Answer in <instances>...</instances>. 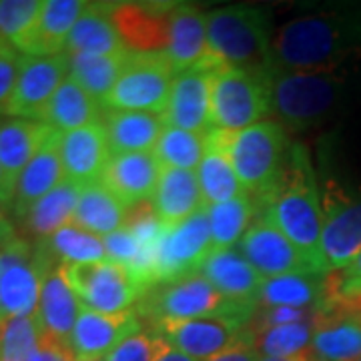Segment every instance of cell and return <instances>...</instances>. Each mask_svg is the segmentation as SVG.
Masks as SVG:
<instances>
[{"label": "cell", "instance_id": "cell-24", "mask_svg": "<svg viewBox=\"0 0 361 361\" xmlns=\"http://www.w3.org/2000/svg\"><path fill=\"white\" fill-rule=\"evenodd\" d=\"M80 307L82 303L66 281L65 267L49 261L37 310L42 334L68 345V337L75 329Z\"/></svg>", "mask_w": 361, "mask_h": 361}, {"label": "cell", "instance_id": "cell-11", "mask_svg": "<svg viewBox=\"0 0 361 361\" xmlns=\"http://www.w3.org/2000/svg\"><path fill=\"white\" fill-rule=\"evenodd\" d=\"M211 253L213 239L205 207L163 233L155 251V285L199 273Z\"/></svg>", "mask_w": 361, "mask_h": 361}, {"label": "cell", "instance_id": "cell-21", "mask_svg": "<svg viewBox=\"0 0 361 361\" xmlns=\"http://www.w3.org/2000/svg\"><path fill=\"white\" fill-rule=\"evenodd\" d=\"M65 179V169L61 161V133L52 130L47 141L42 142L39 153L30 159V163L16 179L13 209H11L14 217L23 219L30 207L47 193H51Z\"/></svg>", "mask_w": 361, "mask_h": 361}, {"label": "cell", "instance_id": "cell-9", "mask_svg": "<svg viewBox=\"0 0 361 361\" xmlns=\"http://www.w3.org/2000/svg\"><path fill=\"white\" fill-rule=\"evenodd\" d=\"M49 259L37 245L16 237L0 253V323L35 315Z\"/></svg>", "mask_w": 361, "mask_h": 361}, {"label": "cell", "instance_id": "cell-51", "mask_svg": "<svg viewBox=\"0 0 361 361\" xmlns=\"http://www.w3.org/2000/svg\"><path fill=\"white\" fill-rule=\"evenodd\" d=\"M301 360L303 361H327L325 357H322V355H317L313 349H310V351H305L303 355H301Z\"/></svg>", "mask_w": 361, "mask_h": 361}, {"label": "cell", "instance_id": "cell-12", "mask_svg": "<svg viewBox=\"0 0 361 361\" xmlns=\"http://www.w3.org/2000/svg\"><path fill=\"white\" fill-rule=\"evenodd\" d=\"M253 315H211L189 322L159 325V336L171 348L179 349L197 361H207L233 345L253 339L249 334V323Z\"/></svg>", "mask_w": 361, "mask_h": 361}, {"label": "cell", "instance_id": "cell-23", "mask_svg": "<svg viewBox=\"0 0 361 361\" xmlns=\"http://www.w3.org/2000/svg\"><path fill=\"white\" fill-rule=\"evenodd\" d=\"M233 135L235 133L215 127L205 135V157L197 169V177L207 207L227 203L245 193L229 157Z\"/></svg>", "mask_w": 361, "mask_h": 361}, {"label": "cell", "instance_id": "cell-16", "mask_svg": "<svg viewBox=\"0 0 361 361\" xmlns=\"http://www.w3.org/2000/svg\"><path fill=\"white\" fill-rule=\"evenodd\" d=\"M213 68H191L173 78L169 103L163 118L167 127L207 135L213 129L211 121V92H213Z\"/></svg>", "mask_w": 361, "mask_h": 361}, {"label": "cell", "instance_id": "cell-1", "mask_svg": "<svg viewBox=\"0 0 361 361\" xmlns=\"http://www.w3.org/2000/svg\"><path fill=\"white\" fill-rule=\"evenodd\" d=\"M360 52L361 4L293 18L271 40L273 68L283 71H337Z\"/></svg>", "mask_w": 361, "mask_h": 361}, {"label": "cell", "instance_id": "cell-40", "mask_svg": "<svg viewBox=\"0 0 361 361\" xmlns=\"http://www.w3.org/2000/svg\"><path fill=\"white\" fill-rule=\"evenodd\" d=\"M153 153L161 167L197 171L205 157V135L165 127Z\"/></svg>", "mask_w": 361, "mask_h": 361}, {"label": "cell", "instance_id": "cell-3", "mask_svg": "<svg viewBox=\"0 0 361 361\" xmlns=\"http://www.w3.org/2000/svg\"><path fill=\"white\" fill-rule=\"evenodd\" d=\"M207 39L217 68H241L267 75L271 61L269 23L259 8L223 6L207 13Z\"/></svg>", "mask_w": 361, "mask_h": 361}, {"label": "cell", "instance_id": "cell-37", "mask_svg": "<svg viewBox=\"0 0 361 361\" xmlns=\"http://www.w3.org/2000/svg\"><path fill=\"white\" fill-rule=\"evenodd\" d=\"M311 349L327 361L361 360V322L351 317H319Z\"/></svg>", "mask_w": 361, "mask_h": 361}, {"label": "cell", "instance_id": "cell-56", "mask_svg": "<svg viewBox=\"0 0 361 361\" xmlns=\"http://www.w3.org/2000/svg\"><path fill=\"white\" fill-rule=\"evenodd\" d=\"M360 361H361V360H360Z\"/></svg>", "mask_w": 361, "mask_h": 361}, {"label": "cell", "instance_id": "cell-31", "mask_svg": "<svg viewBox=\"0 0 361 361\" xmlns=\"http://www.w3.org/2000/svg\"><path fill=\"white\" fill-rule=\"evenodd\" d=\"M129 211V207L103 180H97L85 185L73 215V223L99 237H106L125 227Z\"/></svg>", "mask_w": 361, "mask_h": 361}, {"label": "cell", "instance_id": "cell-8", "mask_svg": "<svg viewBox=\"0 0 361 361\" xmlns=\"http://www.w3.org/2000/svg\"><path fill=\"white\" fill-rule=\"evenodd\" d=\"M175 73L165 52H135L127 56L115 89L103 101L106 111H141L163 115Z\"/></svg>", "mask_w": 361, "mask_h": 361}, {"label": "cell", "instance_id": "cell-26", "mask_svg": "<svg viewBox=\"0 0 361 361\" xmlns=\"http://www.w3.org/2000/svg\"><path fill=\"white\" fill-rule=\"evenodd\" d=\"M115 4L89 2L85 13L78 16L77 25L73 26L66 39L65 54H99L113 56L127 52V44L116 28L113 16Z\"/></svg>", "mask_w": 361, "mask_h": 361}, {"label": "cell", "instance_id": "cell-52", "mask_svg": "<svg viewBox=\"0 0 361 361\" xmlns=\"http://www.w3.org/2000/svg\"><path fill=\"white\" fill-rule=\"evenodd\" d=\"M259 361H303V360H301V355H299V357H287V360H277V357H261V355H259Z\"/></svg>", "mask_w": 361, "mask_h": 361}, {"label": "cell", "instance_id": "cell-45", "mask_svg": "<svg viewBox=\"0 0 361 361\" xmlns=\"http://www.w3.org/2000/svg\"><path fill=\"white\" fill-rule=\"evenodd\" d=\"M20 59L23 54L14 51L13 47L0 49V115H6L8 111L20 71Z\"/></svg>", "mask_w": 361, "mask_h": 361}, {"label": "cell", "instance_id": "cell-15", "mask_svg": "<svg viewBox=\"0 0 361 361\" xmlns=\"http://www.w3.org/2000/svg\"><path fill=\"white\" fill-rule=\"evenodd\" d=\"M239 251L263 279L293 273H315L305 255L263 213H259L239 241Z\"/></svg>", "mask_w": 361, "mask_h": 361}, {"label": "cell", "instance_id": "cell-39", "mask_svg": "<svg viewBox=\"0 0 361 361\" xmlns=\"http://www.w3.org/2000/svg\"><path fill=\"white\" fill-rule=\"evenodd\" d=\"M317 329V313L313 319L279 327H269L259 334H253V348L257 349L261 357H299L305 351H310L313 343V336Z\"/></svg>", "mask_w": 361, "mask_h": 361}, {"label": "cell", "instance_id": "cell-22", "mask_svg": "<svg viewBox=\"0 0 361 361\" xmlns=\"http://www.w3.org/2000/svg\"><path fill=\"white\" fill-rule=\"evenodd\" d=\"M201 273L225 299L259 307L263 277L239 249H213Z\"/></svg>", "mask_w": 361, "mask_h": 361}, {"label": "cell", "instance_id": "cell-50", "mask_svg": "<svg viewBox=\"0 0 361 361\" xmlns=\"http://www.w3.org/2000/svg\"><path fill=\"white\" fill-rule=\"evenodd\" d=\"M157 361H197L193 360V357H189V355H185L183 351H179V349L171 348V345H167V349L157 357Z\"/></svg>", "mask_w": 361, "mask_h": 361}, {"label": "cell", "instance_id": "cell-30", "mask_svg": "<svg viewBox=\"0 0 361 361\" xmlns=\"http://www.w3.org/2000/svg\"><path fill=\"white\" fill-rule=\"evenodd\" d=\"M89 2L80 0H44L42 13L35 28V35L26 49V56H54L63 54L66 39L77 25L78 16L85 13Z\"/></svg>", "mask_w": 361, "mask_h": 361}, {"label": "cell", "instance_id": "cell-36", "mask_svg": "<svg viewBox=\"0 0 361 361\" xmlns=\"http://www.w3.org/2000/svg\"><path fill=\"white\" fill-rule=\"evenodd\" d=\"M213 249H233L239 245L247 229L259 215V205L253 195L245 191L227 203L207 207Z\"/></svg>", "mask_w": 361, "mask_h": 361}, {"label": "cell", "instance_id": "cell-44", "mask_svg": "<svg viewBox=\"0 0 361 361\" xmlns=\"http://www.w3.org/2000/svg\"><path fill=\"white\" fill-rule=\"evenodd\" d=\"M353 295H361V251L353 257L348 267L325 273L322 305L327 301L345 299V297Z\"/></svg>", "mask_w": 361, "mask_h": 361}, {"label": "cell", "instance_id": "cell-5", "mask_svg": "<svg viewBox=\"0 0 361 361\" xmlns=\"http://www.w3.org/2000/svg\"><path fill=\"white\" fill-rule=\"evenodd\" d=\"M253 305L235 303L221 295L199 271L183 279L151 287L137 305L139 317L151 322V329L165 323L189 322L211 315H255Z\"/></svg>", "mask_w": 361, "mask_h": 361}, {"label": "cell", "instance_id": "cell-2", "mask_svg": "<svg viewBox=\"0 0 361 361\" xmlns=\"http://www.w3.org/2000/svg\"><path fill=\"white\" fill-rule=\"evenodd\" d=\"M257 205L259 213L267 215L283 231L285 237L305 255L315 273H323V201L307 149L301 142L291 145L277 185Z\"/></svg>", "mask_w": 361, "mask_h": 361}, {"label": "cell", "instance_id": "cell-6", "mask_svg": "<svg viewBox=\"0 0 361 361\" xmlns=\"http://www.w3.org/2000/svg\"><path fill=\"white\" fill-rule=\"evenodd\" d=\"M287 130L277 121H261L235 133L229 145L235 173L255 201L265 199L277 185L289 157Z\"/></svg>", "mask_w": 361, "mask_h": 361}, {"label": "cell", "instance_id": "cell-55", "mask_svg": "<svg viewBox=\"0 0 361 361\" xmlns=\"http://www.w3.org/2000/svg\"><path fill=\"white\" fill-rule=\"evenodd\" d=\"M2 247H4V245H0V253H2Z\"/></svg>", "mask_w": 361, "mask_h": 361}, {"label": "cell", "instance_id": "cell-20", "mask_svg": "<svg viewBox=\"0 0 361 361\" xmlns=\"http://www.w3.org/2000/svg\"><path fill=\"white\" fill-rule=\"evenodd\" d=\"M159 177L161 163L153 151H145L111 157L101 180L125 205L133 209L153 199Z\"/></svg>", "mask_w": 361, "mask_h": 361}, {"label": "cell", "instance_id": "cell-38", "mask_svg": "<svg viewBox=\"0 0 361 361\" xmlns=\"http://www.w3.org/2000/svg\"><path fill=\"white\" fill-rule=\"evenodd\" d=\"M129 52L113 54V56H99V54H71V77L77 80L92 99L103 101L115 89L116 80L121 77Z\"/></svg>", "mask_w": 361, "mask_h": 361}, {"label": "cell", "instance_id": "cell-48", "mask_svg": "<svg viewBox=\"0 0 361 361\" xmlns=\"http://www.w3.org/2000/svg\"><path fill=\"white\" fill-rule=\"evenodd\" d=\"M8 211H11L8 207L0 203V245H6V243H11V241H14L18 237Z\"/></svg>", "mask_w": 361, "mask_h": 361}, {"label": "cell", "instance_id": "cell-10", "mask_svg": "<svg viewBox=\"0 0 361 361\" xmlns=\"http://www.w3.org/2000/svg\"><path fill=\"white\" fill-rule=\"evenodd\" d=\"M65 275L75 295L85 307L106 315L133 311V307L139 305L142 295L147 293L130 277L129 271L123 269L111 259L99 263L71 265L65 267Z\"/></svg>", "mask_w": 361, "mask_h": 361}, {"label": "cell", "instance_id": "cell-7", "mask_svg": "<svg viewBox=\"0 0 361 361\" xmlns=\"http://www.w3.org/2000/svg\"><path fill=\"white\" fill-rule=\"evenodd\" d=\"M269 73L261 75L227 66L217 68L211 92L213 127L239 133L265 121L271 113Z\"/></svg>", "mask_w": 361, "mask_h": 361}, {"label": "cell", "instance_id": "cell-42", "mask_svg": "<svg viewBox=\"0 0 361 361\" xmlns=\"http://www.w3.org/2000/svg\"><path fill=\"white\" fill-rule=\"evenodd\" d=\"M39 317H13L0 323V361H30L42 341Z\"/></svg>", "mask_w": 361, "mask_h": 361}, {"label": "cell", "instance_id": "cell-53", "mask_svg": "<svg viewBox=\"0 0 361 361\" xmlns=\"http://www.w3.org/2000/svg\"><path fill=\"white\" fill-rule=\"evenodd\" d=\"M2 47H11V44H8L6 40L2 39V35H0V49H2Z\"/></svg>", "mask_w": 361, "mask_h": 361}, {"label": "cell", "instance_id": "cell-54", "mask_svg": "<svg viewBox=\"0 0 361 361\" xmlns=\"http://www.w3.org/2000/svg\"><path fill=\"white\" fill-rule=\"evenodd\" d=\"M75 361H106L104 357H92V360H75Z\"/></svg>", "mask_w": 361, "mask_h": 361}, {"label": "cell", "instance_id": "cell-17", "mask_svg": "<svg viewBox=\"0 0 361 361\" xmlns=\"http://www.w3.org/2000/svg\"><path fill=\"white\" fill-rule=\"evenodd\" d=\"M139 329L141 317L135 310L106 315L82 305L75 329L68 337V349L75 360L106 357L125 337Z\"/></svg>", "mask_w": 361, "mask_h": 361}, {"label": "cell", "instance_id": "cell-14", "mask_svg": "<svg viewBox=\"0 0 361 361\" xmlns=\"http://www.w3.org/2000/svg\"><path fill=\"white\" fill-rule=\"evenodd\" d=\"M68 75H71V61L65 52L54 56L23 54L16 87L6 116L42 123L47 106Z\"/></svg>", "mask_w": 361, "mask_h": 361}, {"label": "cell", "instance_id": "cell-28", "mask_svg": "<svg viewBox=\"0 0 361 361\" xmlns=\"http://www.w3.org/2000/svg\"><path fill=\"white\" fill-rule=\"evenodd\" d=\"M103 125L113 155L155 151L167 127L163 115L141 111H106Z\"/></svg>", "mask_w": 361, "mask_h": 361}, {"label": "cell", "instance_id": "cell-49", "mask_svg": "<svg viewBox=\"0 0 361 361\" xmlns=\"http://www.w3.org/2000/svg\"><path fill=\"white\" fill-rule=\"evenodd\" d=\"M14 189H16V185L8 179V175L4 173V169L0 165V203L6 205L8 209H13Z\"/></svg>", "mask_w": 361, "mask_h": 361}, {"label": "cell", "instance_id": "cell-25", "mask_svg": "<svg viewBox=\"0 0 361 361\" xmlns=\"http://www.w3.org/2000/svg\"><path fill=\"white\" fill-rule=\"evenodd\" d=\"M173 6L175 4H115L113 16L127 49L135 52L165 51Z\"/></svg>", "mask_w": 361, "mask_h": 361}, {"label": "cell", "instance_id": "cell-32", "mask_svg": "<svg viewBox=\"0 0 361 361\" xmlns=\"http://www.w3.org/2000/svg\"><path fill=\"white\" fill-rule=\"evenodd\" d=\"M103 104L92 99L87 90L68 75L65 82L54 92L52 101L47 106L42 123L59 133L82 129L89 125L101 123Z\"/></svg>", "mask_w": 361, "mask_h": 361}, {"label": "cell", "instance_id": "cell-33", "mask_svg": "<svg viewBox=\"0 0 361 361\" xmlns=\"http://www.w3.org/2000/svg\"><path fill=\"white\" fill-rule=\"evenodd\" d=\"M82 189L85 185L65 179L59 187H54L51 193H47L40 201H37L20 219L25 223L28 235L35 237L37 243H40L54 235L61 227L73 223V215H75Z\"/></svg>", "mask_w": 361, "mask_h": 361}, {"label": "cell", "instance_id": "cell-34", "mask_svg": "<svg viewBox=\"0 0 361 361\" xmlns=\"http://www.w3.org/2000/svg\"><path fill=\"white\" fill-rule=\"evenodd\" d=\"M325 273H293L263 279L259 307L319 310L323 301Z\"/></svg>", "mask_w": 361, "mask_h": 361}, {"label": "cell", "instance_id": "cell-18", "mask_svg": "<svg viewBox=\"0 0 361 361\" xmlns=\"http://www.w3.org/2000/svg\"><path fill=\"white\" fill-rule=\"evenodd\" d=\"M165 56L175 75L191 68H213L209 39H207V13L193 4H175L169 16V37Z\"/></svg>", "mask_w": 361, "mask_h": 361}, {"label": "cell", "instance_id": "cell-29", "mask_svg": "<svg viewBox=\"0 0 361 361\" xmlns=\"http://www.w3.org/2000/svg\"><path fill=\"white\" fill-rule=\"evenodd\" d=\"M52 130V127L39 121L14 116L0 118V165L14 185Z\"/></svg>", "mask_w": 361, "mask_h": 361}, {"label": "cell", "instance_id": "cell-41", "mask_svg": "<svg viewBox=\"0 0 361 361\" xmlns=\"http://www.w3.org/2000/svg\"><path fill=\"white\" fill-rule=\"evenodd\" d=\"M40 13V0H0V35L16 52H26Z\"/></svg>", "mask_w": 361, "mask_h": 361}, {"label": "cell", "instance_id": "cell-4", "mask_svg": "<svg viewBox=\"0 0 361 361\" xmlns=\"http://www.w3.org/2000/svg\"><path fill=\"white\" fill-rule=\"evenodd\" d=\"M271 113L285 129L305 130L336 111L343 92L339 71H283L269 73Z\"/></svg>", "mask_w": 361, "mask_h": 361}, {"label": "cell", "instance_id": "cell-46", "mask_svg": "<svg viewBox=\"0 0 361 361\" xmlns=\"http://www.w3.org/2000/svg\"><path fill=\"white\" fill-rule=\"evenodd\" d=\"M30 361H75V357L66 343L49 336H42L39 351L32 355Z\"/></svg>", "mask_w": 361, "mask_h": 361}, {"label": "cell", "instance_id": "cell-13", "mask_svg": "<svg viewBox=\"0 0 361 361\" xmlns=\"http://www.w3.org/2000/svg\"><path fill=\"white\" fill-rule=\"evenodd\" d=\"M323 273L343 269L361 251V197H353L336 183L323 191Z\"/></svg>", "mask_w": 361, "mask_h": 361}, {"label": "cell", "instance_id": "cell-27", "mask_svg": "<svg viewBox=\"0 0 361 361\" xmlns=\"http://www.w3.org/2000/svg\"><path fill=\"white\" fill-rule=\"evenodd\" d=\"M151 205L165 227L179 225L201 209H205L197 171L161 167V177Z\"/></svg>", "mask_w": 361, "mask_h": 361}, {"label": "cell", "instance_id": "cell-35", "mask_svg": "<svg viewBox=\"0 0 361 361\" xmlns=\"http://www.w3.org/2000/svg\"><path fill=\"white\" fill-rule=\"evenodd\" d=\"M40 253L54 265L71 267V265H85V263H99L109 259L104 249L103 237L68 223L49 239L37 243Z\"/></svg>", "mask_w": 361, "mask_h": 361}, {"label": "cell", "instance_id": "cell-43", "mask_svg": "<svg viewBox=\"0 0 361 361\" xmlns=\"http://www.w3.org/2000/svg\"><path fill=\"white\" fill-rule=\"evenodd\" d=\"M167 341L153 329H139L125 337L104 360L106 361H157L167 349Z\"/></svg>", "mask_w": 361, "mask_h": 361}, {"label": "cell", "instance_id": "cell-47", "mask_svg": "<svg viewBox=\"0 0 361 361\" xmlns=\"http://www.w3.org/2000/svg\"><path fill=\"white\" fill-rule=\"evenodd\" d=\"M207 361H259V353L253 348V339H247Z\"/></svg>", "mask_w": 361, "mask_h": 361}, {"label": "cell", "instance_id": "cell-19", "mask_svg": "<svg viewBox=\"0 0 361 361\" xmlns=\"http://www.w3.org/2000/svg\"><path fill=\"white\" fill-rule=\"evenodd\" d=\"M111 157L113 153L103 123L61 133V161L68 180L78 185L101 180Z\"/></svg>", "mask_w": 361, "mask_h": 361}]
</instances>
